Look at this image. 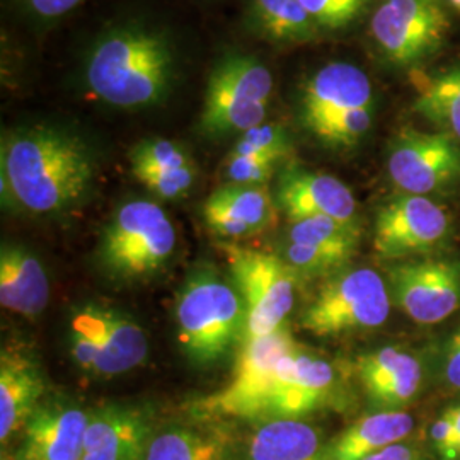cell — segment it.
Listing matches in <instances>:
<instances>
[{
	"mask_svg": "<svg viewBox=\"0 0 460 460\" xmlns=\"http://www.w3.org/2000/svg\"><path fill=\"white\" fill-rule=\"evenodd\" d=\"M0 165L4 205L30 214L74 210L96 180V157L83 138L45 125L4 135Z\"/></svg>",
	"mask_w": 460,
	"mask_h": 460,
	"instance_id": "1",
	"label": "cell"
},
{
	"mask_svg": "<svg viewBox=\"0 0 460 460\" xmlns=\"http://www.w3.org/2000/svg\"><path fill=\"white\" fill-rule=\"evenodd\" d=\"M174 81V51L164 34L142 26L104 34L85 64L89 89L110 106L140 110L159 104Z\"/></svg>",
	"mask_w": 460,
	"mask_h": 460,
	"instance_id": "2",
	"label": "cell"
},
{
	"mask_svg": "<svg viewBox=\"0 0 460 460\" xmlns=\"http://www.w3.org/2000/svg\"><path fill=\"white\" fill-rule=\"evenodd\" d=\"M174 319L182 355L195 367L227 360L246 338L244 300L212 266H198L182 283Z\"/></svg>",
	"mask_w": 460,
	"mask_h": 460,
	"instance_id": "3",
	"label": "cell"
},
{
	"mask_svg": "<svg viewBox=\"0 0 460 460\" xmlns=\"http://www.w3.org/2000/svg\"><path fill=\"white\" fill-rule=\"evenodd\" d=\"M176 243L174 224L155 201L130 199L101 230L96 260L108 279L142 283L164 270Z\"/></svg>",
	"mask_w": 460,
	"mask_h": 460,
	"instance_id": "4",
	"label": "cell"
},
{
	"mask_svg": "<svg viewBox=\"0 0 460 460\" xmlns=\"http://www.w3.org/2000/svg\"><path fill=\"white\" fill-rule=\"evenodd\" d=\"M374 119V87L353 64L321 66L300 93L302 125L329 147L357 146Z\"/></svg>",
	"mask_w": 460,
	"mask_h": 460,
	"instance_id": "5",
	"label": "cell"
},
{
	"mask_svg": "<svg viewBox=\"0 0 460 460\" xmlns=\"http://www.w3.org/2000/svg\"><path fill=\"white\" fill-rule=\"evenodd\" d=\"M287 328L247 341L241 346L237 365L229 384L220 391L203 395L191 404L197 420H246L270 421L281 380V360L296 349Z\"/></svg>",
	"mask_w": 460,
	"mask_h": 460,
	"instance_id": "6",
	"label": "cell"
},
{
	"mask_svg": "<svg viewBox=\"0 0 460 460\" xmlns=\"http://www.w3.org/2000/svg\"><path fill=\"white\" fill-rule=\"evenodd\" d=\"M273 94L270 68L251 55H227L215 66L199 128L207 137L243 133L264 123Z\"/></svg>",
	"mask_w": 460,
	"mask_h": 460,
	"instance_id": "7",
	"label": "cell"
},
{
	"mask_svg": "<svg viewBox=\"0 0 460 460\" xmlns=\"http://www.w3.org/2000/svg\"><path fill=\"white\" fill-rule=\"evenodd\" d=\"M391 314V296L376 270H341L329 277L300 313L302 329L319 338L380 328Z\"/></svg>",
	"mask_w": 460,
	"mask_h": 460,
	"instance_id": "8",
	"label": "cell"
},
{
	"mask_svg": "<svg viewBox=\"0 0 460 460\" xmlns=\"http://www.w3.org/2000/svg\"><path fill=\"white\" fill-rule=\"evenodd\" d=\"M226 254L230 279L246 307L244 343L287 328L298 281L292 268L279 254L256 249L226 246Z\"/></svg>",
	"mask_w": 460,
	"mask_h": 460,
	"instance_id": "9",
	"label": "cell"
},
{
	"mask_svg": "<svg viewBox=\"0 0 460 460\" xmlns=\"http://www.w3.org/2000/svg\"><path fill=\"white\" fill-rule=\"evenodd\" d=\"M450 19L431 0H384L370 33L384 57L399 66H420L444 47Z\"/></svg>",
	"mask_w": 460,
	"mask_h": 460,
	"instance_id": "10",
	"label": "cell"
},
{
	"mask_svg": "<svg viewBox=\"0 0 460 460\" xmlns=\"http://www.w3.org/2000/svg\"><path fill=\"white\" fill-rule=\"evenodd\" d=\"M387 172L406 195L444 193L460 182V144L445 133L402 128L391 142Z\"/></svg>",
	"mask_w": 460,
	"mask_h": 460,
	"instance_id": "11",
	"label": "cell"
},
{
	"mask_svg": "<svg viewBox=\"0 0 460 460\" xmlns=\"http://www.w3.org/2000/svg\"><path fill=\"white\" fill-rule=\"evenodd\" d=\"M452 230L450 215L431 198L397 195L378 208L374 249L385 260L423 256L442 246Z\"/></svg>",
	"mask_w": 460,
	"mask_h": 460,
	"instance_id": "12",
	"label": "cell"
},
{
	"mask_svg": "<svg viewBox=\"0 0 460 460\" xmlns=\"http://www.w3.org/2000/svg\"><path fill=\"white\" fill-rule=\"evenodd\" d=\"M389 283L395 305L418 324H438L460 309V263L454 260L394 264Z\"/></svg>",
	"mask_w": 460,
	"mask_h": 460,
	"instance_id": "13",
	"label": "cell"
},
{
	"mask_svg": "<svg viewBox=\"0 0 460 460\" xmlns=\"http://www.w3.org/2000/svg\"><path fill=\"white\" fill-rule=\"evenodd\" d=\"M70 326L81 329L98 348L96 377H116L147 360L148 338L128 314L111 305L87 302L74 307Z\"/></svg>",
	"mask_w": 460,
	"mask_h": 460,
	"instance_id": "14",
	"label": "cell"
},
{
	"mask_svg": "<svg viewBox=\"0 0 460 460\" xmlns=\"http://www.w3.org/2000/svg\"><path fill=\"white\" fill-rule=\"evenodd\" d=\"M91 411L68 397L45 395L22 428L17 457L22 460H83Z\"/></svg>",
	"mask_w": 460,
	"mask_h": 460,
	"instance_id": "15",
	"label": "cell"
},
{
	"mask_svg": "<svg viewBox=\"0 0 460 460\" xmlns=\"http://www.w3.org/2000/svg\"><path fill=\"white\" fill-rule=\"evenodd\" d=\"M275 201L290 222L307 217H331L358 226L357 199L353 191L338 178L288 165L279 172Z\"/></svg>",
	"mask_w": 460,
	"mask_h": 460,
	"instance_id": "16",
	"label": "cell"
},
{
	"mask_svg": "<svg viewBox=\"0 0 460 460\" xmlns=\"http://www.w3.org/2000/svg\"><path fill=\"white\" fill-rule=\"evenodd\" d=\"M155 428L150 414L130 404H104L91 411L83 460H144Z\"/></svg>",
	"mask_w": 460,
	"mask_h": 460,
	"instance_id": "17",
	"label": "cell"
},
{
	"mask_svg": "<svg viewBox=\"0 0 460 460\" xmlns=\"http://www.w3.org/2000/svg\"><path fill=\"white\" fill-rule=\"evenodd\" d=\"M357 374L370 404L382 411H397L408 406L423 384L420 360L394 346L360 355Z\"/></svg>",
	"mask_w": 460,
	"mask_h": 460,
	"instance_id": "18",
	"label": "cell"
},
{
	"mask_svg": "<svg viewBox=\"0 0 460 460\" xmlns=\"http://www.w3.org/2000/svg\"><path fill=\"white\" fill-rule=\"evenodd\" d=\"M47 395L43 367L31 351L4 346L0 353V442L22 431L34 408Z\"/></svg>",
	"mask_w": 460,
	"mask_h": 460,
	"instance_id": "19",
	"label": "cell"
},
{
	"mask_svg": "<svg viewBox=\"0 0 460 460\" xmlns=\"http://www.w3.org/2000/svg\"><path fill=\"white\" fill-rule=\"evenodd\" d=\"M234 435L220 421L172 423L154 431L144 460H234Z\"/></svg>",
	"mask_w": 460,
	"mask_h": 460,
	"instance_id": "20",
	"label": "cell"
},
{
	"mask_svg": "<svg viewBox=\"0 0 460 460\" xmlns=\"http://www.w3.org/2000/svg\"><path fill=\"white\" fill-rule=\"evenodd\" d=\"M0 302L11 313L36 317L49 302V279L40 258L21 244L0 249Z\"/></svg>",
	"mask_w": 460,
	"mask_h": 460,
	"instance_id": "21",
	"label": "cell"
},
{
	"mask_svg": "<svg viewBox=\"0 0 460 460\" xmlns=\"http://www.w3.org/2000/svg\"><path fill=\"white\" fill-rule=\"evenodd\" d=\"M328 445L305 420H273L256 428L243 460H329Z\"/></svg>",
	"mask_w": 460,
	"mask_h": 460,
	"instance_id": "22",
	"label": "cell"
},
{
	"mask_svg": "<svg viewBox=\"0 0 460 460\" xmlns=\"http://www.w3.org/2000/svg\"><path fill=\"white\" fill-rule=\"evenodd\" d=\"M334 391V367L328 360L300 348L296 351L290 382L277 404L273 420H304L307 414L326 406Z\"/></svg>",
	"mask_w": 460,
	"mask_h": 460,
	"instance_id": "23",
	"label": "cell"
},
{
	"mask_svg": "<svg viewBox=\"0 0 460 460\" xmlns=\"http://www.w3.org/2000/svg\"><path fill=\"white\" fill-rule=\"evenodd\" d=\"M412 428L414 420L401 410L368 414L328 445L329 460H363L387 447L402 444Z\"/></svg>",
	"mask_w": 460,
	"mask_h": 460,
	"instance_id": "24",
	"label": "cell"
},
{
	"mask_svg": "<svg viewBox=\"0 0 460 460\" xmlns=\"http://www.w3.org/2000/svg\"><path fill=\"white\" fill-rule=\"evenodd\" d=\"M414 111L431 123L437 132L460 144V66L421 77L416 84Z\"/></svg>",
	"mask_w": 460,
	"mask_h": 460,
	"instance_id": "25",
	"label": "cell"
},
{
	"mask_svg": "<svg viewBox=\"0 0 460 460\" xmlns=\"http://www.w3.org/2000/svg\"><path fill=\"white\" fill-rule=\"evenodd\" d=\"M252 16L258 28L279 43H309L319 31L298 0H252Z\"/></svg>",
	"mask_w": 460,
	"mask_h": 460,
	"instance_id": "26",
	"label": "cell"
},
{
	"mask_svg": "<svg viewBox=\"0 0 460 460\" xmlns=\"http://www.w3.org/2000/svg\"><path fill=\"white\" fill-rule=\"evenodd\" d=\"M360 227L353 224H345L331 217H307L290 222L287 232V241L304 244V246L319 247L331 252L343 254L353 258L358 247Z\"/></svg>",
	"mask_w": 460,
	"mask_h": 460,
	"instance_id": "27",
	"label": "cell"
},
{
	"mask_svg": "<svg viewBox=\"0 0 460 460\" xmlns=\"http://www.w3.org/2000/svg\"><path fill=\"white\" fill-rule=\"evenodd\" d=\"M217 193L229 205L234 215L244 222L256 235L268 229L275 222V199L266 186H243V184H224Z\"/></svg>",
	"mask_w": 460,
	"mask_h": 460,
	"instance_id": "28",
	"label": "cell"
},
{
	"mask_svg": "<svg viewBox=\"0 0 460 460\" xmlns=\"http://www.w3.org/2000/svg\"><path fill=\"white\" fill-rule=\"evenodd\" d=\"M279 258L292 268L298 279H314V277H332L345 270L351 260L343 254L324 251L319 247L304 246L288 243L283 246Z\"/></svg>",
	"mask_w": 460,
	"mask_h": 460,
	"instance_id": "29",
	"label": "cell"
},
{
	"mask_svg": "<svg viewBox=\"0 0 460 460\" xmlns=\"http://www.w3.org/2000/svg\"><path fill=\"white\" fill-rule=\"evenodd\" d=\"M290 137L283 127L273 123H261L243 133L230 154L279 163L290 154Z\"/></svg>",
	"mask_w": 460,
	"mask_h": 460,
	"instance_id": "30",
	"label": "cell"
},
{
	"mask_svg": "<svg viewBox=\"0 0 460 460\" xmlns=\"http://www.w3.org/2000/svg\"><path fill=\"white\" fill-rule=\"evenodd\" d=\"M132 169H181L191 167V157L184 148L164 138L138 142L128 154Z\"/></svg>",
	"mask_w": 460,
	"mask_h": 460,
	"instance_id": "31",
	"label": "cell"
},
{
	"mask_svg": "<svg viewBox=\"0 0 460 460\" xmlns=\"http://www.w3.org/2000/svg\"><path fill=\"white\" fill-rule=\"evenodd\" d=\"M132 172L148 191L163 199L186 197L197 178L195 165L181 169H132Z\"/></svg>",
	"mask_w": 460,
	"mask_h": 460,
	"instance_id": "32",
	"label": "cell"
},
{
	"mask_svg": "<svg viewBox=\"0 0 460 460\" xmlns=\"http://www.w3.org/2000/svg\"><path fill=\"white\" fill-rule=\"evenodd\" d=\"M319 30H343L357 21L370 0H298Z\"/></svg>",
	"mask_w": 460,
	"mask_h": 460,
	"instance_id": "33",
	"label": "cell"
},
{
	"mask_svg": "<svg viewBox=\"0 0 460 460\" xmlns=\"http://www.w3.org/2000/svg\"><path fill=\"white\" fill-rule=\"evenodd\" d=\"M203 218L208 229L224 239H246L254 235L244 222H241L234 212L230 210L229 205L222 199V197L214 191L203 203Z\"/></svg>",
	"mask_w": 460,
	"mask_h": 460,
	"instance_id": "34",
	"label": "cell"
},
{
	"mask_svg": "<svg viewBox=\"0 0 460 460\" xmlns=\"http://www.w3.org/2000/svg\"><path fill=\"white\" fill-rule=\"evenodd\" d=\"M277 164L279 163L268 159L230 154L226 161V178L229 180V184L261 186L271 180Z\"/></svg>",
	"mask_w": 460,
	"mask_h": 460,
	"instance_id": "35",
	"label": "cell"
},
{
	"mask_svg": "<svg viewBox=\"0 0 460 460\" xmlns=\"http://www.w3.org/2000/svg\"><path fill=\"white\" fill-rule=\"evenodd\" d=\"M68 349H70V357L77 365V368L85 376L96 377L99 360L98 348L81 329L74 328V326H70L68 329Z\"/></svg>",
	"mask_w": 460,
	"mask_h": 460,
	"instance_id": "36",
	"label": "cell"
},
{
	"mask_svg": "<svg viewBox=\"0 0 460 460\" xmlns=\"http://www.w3.org/2000/svg\"><path fill=\"white\" fill-rule=\"evenodd\" d=\"M442 370L447 385L460 391V329L448 340L445 348Z\"/></svg>",
	"mask_w": 460,
	"mask_h": 460,
	"instance_id": "37",
	"label": "cell"
},
{
	"mask_svg": "<svg viewBox=\"0 0 460 460\" xmlns=\"http://www.w3.org/2000/svg\"><path fill=\"white\" fill-rule=\"evenodd\" d=\"M454 423H452V418L448 414V410H445L437 421L433 423V427L429 429V437H431V442L433 447L437 450V454L444 460L447 452L450 450L452 442H454Z\"/></svg>",
	"mask_w": 460,
	"mask_h": 460,
	"instance_id": "38",
	"label": "cell"
},
{
	"mask_svg": "<svg viewBox=\"0 0 460 460\" xmlns=\"http://www.w3.org/2000/svg\"><path fill=\"white\" fill-rule=\"evenodd\" d=\"M22 2L36 16L53 19V17L66 16L83 0H22Z\"/></svg>",
	"mask_w": 460,
	"mask_h": 460,
	"instance_id": "39",
	"label": "cell"
},
{
	"mask_svg": "<svg viewBox=\"0 0 460 460\" xmlns=\"http://www.w3.org/2000/svg\"><path fill=\"white\" fill-rule=\"evenodd\" d=\"M363 460H420L410 445L397 444L372 454Z\"/></svg>",
	"mask_w": 460,
	"mask_h": 460,
	"instance_id": "40",
	"label": "cell"
},
{
	"mask_svg": "<svg viewBox=\"0 0 460 460\" xmlns=\"http://www.w3.org/2000/svg\"><path fill=\"white\" fill-rule=\"evenodd\" d=\"M448 414H450V418H452V423H454V440L460 437V404L457 406H452V408H448ZM454 444V442H452Z\"/></svg>",
	"mask_w": 460,
	"mask_h": 460,
	"instance_id": "41",
	"label": "cell"
},
{
	"mask_svg": "<svg viewBox=\"0 0 460 460\" xmlns=\"http://www.w3.org/2000/svg\"><path fill=\"white\" fill-rule=\"evenodd\" d=\"M450 4H452V5H454V7H456V9L460 13V0H450Z\"/></svg>",
	"mask_w": 460,
	"mask_h": 460,
	"instance_id": "42",
	"label": "cell"
},
{
	"mask_svg": "<svg viewBox=\"0 0 460 460\" xmlns=\"http://www.w3.org/2000/svg\"><path fill=\"white\" fill-rule=\"evenodd\" d=\"M2 460H22V459H19V457H17V456H4V457H2Z\"/></svg>",
	"mask_w": 460,
	"mask_h": 460,
	"instance_id": "43",
	"label": "cell"
},
{
	"mask_svg": "<svg viewBox=\"0 0 460 460\" xmlns=\"http://www.w3.org/2000/svg\"><path fill=\"white\" fill-rule=\"evenodd\" d=\"M431 2H433V0H431Z\"/></svg>",
	"mask_w": 460,
	"mask_h": 460,
	"instance_id": "44",
	"label": "cell"
}]
</instances>
